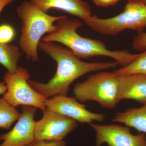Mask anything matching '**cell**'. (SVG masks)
I'll return each mask as SVG.
<instances>
[{"label":"cell","instance_id":"cell-1","mask_svg":"<svg viewBox=\"0 0 146 146\" xmlns=\"http://www.w3.org/2000/svg\"><path fill=\"white\" fill-rule=\"evenodd\" d=\"M38 49L44 52L57 63L54 76L47 83L28 80L34 90L46 98L67 96L72 82L87 73L115 68V61L88 63L80 60L69 49L55 44L53 42H39Z\"/></svg>","mask_w":146,"mask_h":146},{"label":"cell","instance_id":"cell-2","mask_svg":"<svg viewBox=\"0 0 146 146\" xmlns=\"http://www.w3.org/2000/svg\"><path fill=\"white\" fill-rule=\"evenodd\" d=\"M84 23L79 18L69 19L65 16L56 21L53 31L48 33L42 39L47 42H57L65 45L77 57L88 59L102 56L111 58L122 67H125L143 54H133L126 50H110L100 40L82 37L77 33V29Z\"/></svg>","mask_w":146,"mask_h":146},{"label":"cell","instance_id":"cell-3","mask_svg":"<svg viewBox=\"0 0 146 146\" xmlns=\"http://www.w3.org/2000/svg\"><path fill=\"white\" fill-rule=\"evenodd\" d=\"M17 12L22 21L20 46L27 59L37 62L40 39L44 35L53 31L54 23L62 16L48 15L28 1L18 7Z\"/></svg>","mask_w":146,"mask_h":146},{"label":"cell","instance_id":"cell-4","mask_svg":"<svg viewBox=\"0 0 146 146\" xmlns=\"http://www.w3.org/2000/svg\"><path fill=\"white\" fill-rule=\"evenodd\" d=\"M79 101L97 102L103 108L112 109L120 102L117 76L114 72H100L76 84L73 89Z\"/></svg>","mask_w":146,"mask_h":146},{"label":"cell","instance_id":"cell-5","mask_svg":"<svg viewBox=\"0 0 146 146\" xmlns=\"http://www.w3.org/2000/svg\"><path fill=\"white\" fill-rule=\"evenodd\" d=\"M84 23L94 31L111 36L126 29L143 31L146 28V4L127 1L124 10L119 15L108 18L91 16Z\"/></svg>","mask_w":146,"mask_h":146},{"label":"cell","instance_id":"cell-6","mask_svg":"<svg viewBox=\"0 0 146 146\" xmlns=\"http://www.w3.org/2000/svg\"><path fill=\"white\" fill-rule=\"evenodd\" d=\"M29 78L28 71L23 67H18L13 74L7 72L3 78L7 90L3 98L13 107L34 106L44 111L47 98L32 88L28 83Z\"/></svg>","mask_w":146,"mask_h":146},{"label":"cell","instance_id":"cell-7","mask_svg":"<svg viewBox=\"0 0 146 146\" xmlns=\"http://www.w3.org/2000/svg\"><path fill=\"white\" fill-rule=\"evenodd\" d=\"M42 119L35 121V140L61 141L77 126L75 120L46 108Z\"/></svg>","mask_w":146,"mask_h":146},{"label":"cell","instance_id":"cell-8","mask_svg":"<svg viewBox=\"0 0 146 146\" xmlns=\"http://www.w3.org/2000/svg\"><path fill=\"white\" fill-rule=\"evenodd\" d=\"M96 133V146H146L144 133L134 135L127 126L116 124H89Z\"/></svg>","mask_w":146,"mask_h":146},{"label":"cell","instance_id":"cell-9","mask_svg":"<svg viewBox=\"0 0 146 146\" xmlns=\"http://www.w3.org/2000/svg\"><path fill=\"white\" fill-rule=\"evenodd\" d=\"M48 109L59 115L66 116L84 123L94 121L102 122L106 116L103 113H94L86 109V106L77 101L75 97L59 96L47 99L45 102Z\"/></svg>","mask_w":146,"mask_h":146},{"label":"cell","instance_id":"cell-10","mask_svg":"<svg viewBox=\"0 0 146 146\" xmlns=\"http://www.w3.org/2000/svg\"><path fill=\"white\" fill-rule=\"evenodd\" d=\"M37 108L23 106L18 122L11 130L0 135V146H25L34 140V118Z\"/></svg>","mask_w":146,"mask_h":146},{"label":"cell","instance_id":"cell-11","mask_svg":"<svg viewBox=\"0 0 146 146\" xmlns=\"http://www.w3.org/2000/svg\"><path fill=\"white\" fill-rule=\"evenodd\" d=\"M117 76L120 101L133 100L146 104V74L134 73Z\"/></svg>","mask_w":146,"mask_h":146},{"label":"cell","instance_id":"cell-12","mask_svg":"<svg viewBox=\"0 0 146 146\" xmlns=\"http://www.w3.org/2000/svg\"><path fill=\"white\" fill-rule=\"evenodd\" d=\"M30 2L45 13L53 9L62 10L83 22L92 16L91 7L82 0H31Z\"/></svg>","mask_w":146,"mask_h":146},{"label":"cell","instance_id":"cell-13","mask_svg":"<svg viewBox=\"0 0 146 146\" xmlns=\"http://www.w3.org/2000/svg\"><path fill=\"white\" fill-rule=\"evenodd\" d=\"M112 121L122 123L135 128L139 132L146 133V104L142 107L129 108L116 113Z\"/></svg>","mask_w":146,"mask_h":146},{"label":"cell","instance_id":"cell-14","mask_svg":"<svg viewBox=\"0 0 146 146\" xmlns=\"http://www.w3.org/2000/svg\"><path fill=\"white\" fill-rule=\"evenodd\" d=\"M21 56V53L18 47L8 44H0V64L9 72L13 74L17 71L18 63Z\"/></svg>","mask_w":146,"mask_h":146},{"label":"cell","instance_id":"cell-15","mask_svg":"<svg viewBox=\"0 0 146 146\" xmlns=\"http://www.w3.org/2000/svg\"><path fill=\"white\" fill-rule=\"evenodd\" d=\"M21 115L16 108L10 105L4 99L0 98V128L5 130L10 129Z\"/></svg>","mask_w":146,"mask_h":146},{"label":"cell","instance_id":"cell-16","mask_svg":"<svg viewBox=\"0 0 146 146\" xmlns=\"http://www.w3.org/2000/svg\"><path fill=\"white\" fill-rule=\"evenodd\" d=\"M117 75L140 73L146 74V51L130 64L114 71Z\"/></svg>","mask_w":146,"mask_h":146},{"label":"cell","instance_id":"cell-17","mask_svg":"<svg viewBox=\"0 0 146 146\" xmlns=\"http://www.w3.org/2000/svg\"><path fill=\"white\" fill-rule=\"evenodd\" d=\"M15 31L14 28L8 24L0 25V44H7L14 39Z\"/></svg>","mask_w":146,"mask_h":146},{"label":"cell","instance_id":"cell-18","mask_svg":"<svg viewBox=\"0 0 146 146\" xmlns=\"http://www.w3.org/2000/svg\"><path fill=\"white\" fill-rule=\"evenodd\" d=\"M132 46L133 49L142 52L146 51V32H139L133 37Z\"/></svg>","mask_w":146,"mask_h":146},{"label":"cell","instance_id":"cell-19","mask_svg":"<svg viewBox=\"0 0 146 146\" xmlns=\"http://www.w3.org/2000/svg\"><path fill=\"white\" fill-rule=\"evenodd\" d=\"M66 143L61 141H46L34 139L31 143L25 146H66Z\"/></svg>","mask_w":146,"mask_h":146},{"label":"cell","instance_id":"cell-20","mask_svg":"<svg viewBox=\"0 0 146 146\" xmlns=\"http://www.w3.org/2000/svg\"><path fill=\"white\" fill-rule=\"evenodd\" d=\"M96 5L100 7H108L114 5L120 0H92Z\"/></svg>","mask_w":146,"mask_h":146},{"label":"cell","instance_id":"cell-21","mask_svg":"<svg viewBox=\"0 0 146 146\" xmlns=\"http://www.w3.org/2000/svg\"><path fill=\"white\" fill-rule=\"evenodd\" d=\"M14 0H0V13L7 5L13 2Z\"/></svg>","mask_w":146,"mask_h":146},{"label":"cell","instance_id":"cell-22","mask_svg":"<svg viewBox=\"0 0 146 146\" xmlns=\"http://www.w3.org/2000/svg\"><path fill=\"white\" fill-rule=\"evenodd\" d=\"M7 90L6 85L4 82H0V95H3Z\"/></svg>","mask_w":146,"mask_h":146},{"label":"cell","instance_id":"cell-23","mask_svg":"<svg viewBox=\"0 0 146 146\" xmlns=\"http://www.w3.org/2000/svg\"><path fill=\"white\" fill-rule=\"evenodd\" d=\"M139 2L146 4V0H138Z\"/></svg>","mask_w":146,"mask_h":146},{"label":"cell","instance_id":"cell-24","mask_svg":"<svg viewBox=\"0 0 146 146\" xmlns=\"http://www.w3.org/2000/svg\"><path fill=\"white\" fill-rule=\"evenodd\" d=\"M127 1H138L139 2L138 0H127Z\"/></svg>","mask_w":146,"mask_h":146}]
</instances>
